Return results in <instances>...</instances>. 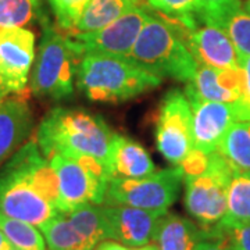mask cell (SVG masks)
<instances>
[{
    "mask_svg": "<svg viewBox=\"0 0 250 250\" xmlns=\"http://www.w3.org/2000/svg\"><path fill=\"white\" fill-rule=\"evenodd\" d=\"M59 178L38 147L28 141L0 167V211L42 227L59 214Z\"/></svg>",
    "mask_w": 250,
    "mask_h": 250,
    "instance_id": "1",
    "label": "cell"
},
{
    "mask_svg": "<svg viewBox=\"0 0 250 250\" xmlns=\"http://www.w3.org/2000/svg\"><path fill=\"white\" fill-rule=\"evenodd\" d=\"M113 136L102 117L82 108L54 107L38 126L36 143L47 160L54 154L70 159L90 156L107 166Z\"/></svg>",
    "mask_w": 250,
    "mask_h": 250,
    "instance_id": "2",
    "label": "cell"
},
{
    "mask_svg": "<svg viewBox=\"0 0 250 250\" xmlns=\"http://www.w3.org/2000/svg\"><path fill=\"white\" fill-rule=\"evenodd\" d=\"M128 57L156 77L190 82L197 62L189 49L188 29L170 17L150 16Z\"/></svg>",
    "mask_w": 250,
    "mask_h": 250,
    "instance_id": "3",
    "label": "cell"
},
{
    "mask_svg": "<svg viewBox=\"0 0 250 250\" xmlns=\"http://www.w3.org/2000/svg\"><path fill=\"white\" fill-rule=\"evenodd\" d=\"M77 83L81 92L93 102L120 103L157 88L161 78L129 57L89 53L78 64Z\"/></svg>",
    "mask_w": 250,
    "mask_h": 250,
    "instance_id": "4",
    "label": "cell"
},
{
    "mask_svg": "<svg viewBox=\"0 0 250 250\" xmlns=\"http://www.w3.org/2000/svg\"><path fill=\"white\" fill-rule=\"evenodd\" d=\"M81 59L82 54L75 41L62 35L45 20L29 82L34 96L54 102L72 98Z\"/></svg>",
    "mask_w": 250,
    "mask_h": 250,
    "instance_id": "5",
    "label": "cell"
},
{
    "mask_svg": "<svg viewBox=\"0 0 250 250\" xmlns=\"http://www.w3.org/2000/svg\"><path fill=\"white\" fill-rule=\"evenodd\" d=\"M49 163L59 178V213H70L82 205L104 203L111 175L103 161L90 156L70 159L54 154Z\"/></svg>",
    "mask_w": 250,
    "mask_h": 250,
    "instance_id": "6",
    "label": "cell"
},
{
    "mask_svg": "<svg viewBox=\"0 0 250 250\" xmlns=\"http://www.w3.org/2000/svg\"><path fill=\"white\" fill-rule=\"evenodd\" d=\"M233 170L232 163L215 152L208 156V166L202 174L184 177V205L189 215L200 224V228L213 227L227 214L228 189Z\"/></svg>",
    "mask_w": 250,
    "mask_h": 250,
    "instance_id": "7",
    "label": "cell"
},
{
    "mask_svg": "<svg viewBox=\"0 0 250 250\" xmlns=\"http://www.w3.org/2000/svg\"><path fill=\"white\" fill-rule=\"evenodd\" d=\"M184 171L181 166L153 172L145 178H111L104 205H125L168 211L178 199Z\"/></svg>",
    "mask_w": 250,
    "mask_h": 250,
    "instance_id": "8",
    "label": "cell"
},
{
    "mask_svg": "<svg viewBox=\"0 0 250 250\" xmlns=\"http://www.w3.org/2000/svg\"><path fill=\"white\" fill-rule=\"evenodd\" d=\"M192 108L193 149L206 154L218 152L229 128L238 121L250 120V107L243 102L220 103L199 98L185 89Z\"/></svg>",
    "mask_w": 250,
    "mask_h": 250,
    "instance_id": "9",
    "label": "cell"
},
{
    "mask_svg": "<svg viewBox=\"0 0 250 250\" xmlns=\"http://www.w3.org/2000/svg\"><path fill=\"white\" fill-rule=\"evenodd\" d=\"M156 138L159 152L172 166H179L193 149L192 108L185 92L172 89L163 98L157 114Z\"/></svg>",
    "mask_w": 250,
    "mask_h": 250,
    "instance_id": "10",
    "label": "cell"
},
{
    "mask_svg": "<svg viewBox=\"0 0 250 250\" xmlns=\"http://www.w3.org/2000/svg\"><path fill=\"white\" fill-rule=\"evenodd\" d=\"M35 62V35L25 28L0 29V100L27 92Z\"/></svg>",
    "mask_w": 250,
    "mask_h": 250,
    "instance_id": "11",
    "label": "cell"
},
{
    "mask_svg": "<svg viewBox=\"0 0 250 250\" xmlns=\"http://www.w3.org/2000/svg\"><path fill=\"white\" fill-rule=\"evenodd\" d=\"M149 17L150 14L146 10L136 6L102 29L74 34L70 38L78 45L82 57L89 53L128 57Z\"/></svg>",
    "mask_w": 250,
    "mask_h": 250,
    "instance_id": "12",
    "label": "cell"
},
{
    "mask_svg": "<svg viewBox=\"0 0 250 250\" xmlns=\"http://www.w3.org/2000/svg\"><path fill=\"white\" fill-rule=\"evenodd\" d=\"M102 208L108 239L129 248H142L153 242L159 221L167 213L125 205H104Z\"/></svg>",
    "mask_w": 250,
    "mask_h": 250,
    "instance_id": "13",
    "label": "cell"
},
{
    "mask_svg": "<svg viewBox=\"0 0 250 250\" xmlns=\"http://www.w3.org/2000/svg\"><path fill=\"white\" fill-rule=\"evenodd\" d=\"M188 42L197 65L241 68L239 53L223 28L199 20L196 27L188 29Z\"/></svg>",
    "mask_w": 250,
    "mask_h": 250,
    "instance_id": "14",
    "label": "cell"
},
{
    "mask_svg": "<svg viewBox=\"0 0 250 250\" xmlns=\"http://www.w3.org/2000/svg\"><path fill=\"white\" fill-rule=\"evenodd\" d=\"M27 92L0 100V167L25 145L34 128Z\"/></svg>",
    "mask_w": 250,
    "mask_h": 250,
    "instance_id": "15",
    "label": "cell"
},
{
    "mask_svg": "<svg viewBox=\"0 0 250 250\" xmlns=\"http://www.w3.org/2000/svg\"><path fill=\"white\" fill-rule=\"evenodd\" d=\"M243 71L241 68H214L208 65H199L193 80L187 82L185 89L193 92L199 98L220 102L235 103L243 96Z\"/></svg>",
    "mask_w": 250,
    "mask_h": 250,
    "instance_id": "16",
    "label": "cell"
},
{
    "mask_svg": "<svg viewBox=\"0 0 250 250\" xmlns=\"http://www.w3.org/2000/svg\"><path fill=\"white\" fill-rule=\"evenodd\" d=\"M107 168L111 178H145L156 171V166L142 145L114 134L108 152Z\"/></svg>",
    "mask_w": 250,
    "mask_h": 250,
    "instance_id": "17",
    "label": "cell"
},
{
    "mask_svg": "<svg viewBox=\"0 0 250 250\" xmlns=\"http://www.w3.org/2000/svg\"><path fill=\"white\" fill-rule=\"evenodd\" d=\"M202 228L178 214L166 213L160 218L153 242L159 250H196Z\"/></svg>",
    "mask_w": 250,
    "mask_h": 250,
    "instance_id": "18",
    "label": "cell"
},
{
    "mask_svg": "<svg viewBox=\"0 0 250 250\" xmlns=\"http://www.w3.org/2000/svg\"><path fill=\"white\" fill-rule=\"evenodd\" d=\"M141 0H89L70 35L102 29L128 10L139 6Z\"/></svg>",
    "mask_w": 250,
    "mask_h": 250,
    "instance_id": "19",
    "label": "cell"
},
{
    "mask_svg": "<svg viewBox=\"0 0 250 250\" xmlns=\"http://www.w3.org/2000/svg\"><path fill=\"white\" fill-rule=\"evenodd\" d=\"M65 214L68 215L74 228L83 238L90 250L95 249L100 242L108 239L107 225L104 221L103 208L100 206L86 203L75 207L72 211Z\"/></svg>",
    "mask_w": 250,
    "mask_h": 250,
    "instance_id": "20",
    "label": "cell"
},
{
    "mask_svg": "<svg viewBox=\"0 0 250 250\" xmlns=\"http://www.w3.org/2000/svg\"><path fill=\"white\" fill-rule=\"evenodd\" d=\"M220 223L250 224V170L235 167L228 189V208Z\"/></svg>",
    "mask_w": 250,
    "mask_h": 250,
    "instance_id": "21",
    "label": "cell"
},
{
    "mask_svg": "<svg viewBox=\"0 0 250 250\" xmlns=\"http://www.w3.org/2000/svg\"><path fill=\"white\" fill-rule=\"evenodd\" d=\"M39 229L43 233L49 250H90L65 213L54 215Z\"/></svg>",
    "mask_w": 250,
    "mask_h": 250,
    "instance_id": "22",
    "label": "cell"
},
{
    "mask_svg": "<svg viewBox=\"0 0 250 250\" xmlns=\"http://www.w3.org/2000/svg\"><path fill=\"white\" fill-rule=\"evenodd\" d=\"M218 152L235 167L250 170V120L238 121L229 128Z\"/></svg>",
    "mask_w": 250,
    "mask_h": 250,
    "instance_id": "23",
    "label": "cell"
},
{
    "mask_svg": "<svg viewBox=\"0 0 250 250\" xmlns=\"http://www.w3.org/2000/svg\"><path fill=\"white\" fill-rule=\"evenodd\" d=\"M202 235L221 242L231 250H250V224L218 223L210 228H202Z\"/></svg>",
    "mask_w": 250,
    "mask_h": 250,
    "instance_id": "24",
    "label": "cell"
},
{
    "mask_svg": "<svg viewBox=\"0 0 250 250\" xmlns=\"http://www.w3.org/2000/svg\"><path fill=\"white\" fill-rule=\"evenodd\" d=\"M149 6L166 17L179 21L187 29L197 25L200 0H147Z\"/></svg>",
    "mask_w": 250,
    "mask_h": 250,
    "instance_id": "25",
    "label": "cell"
},
{
    "mask_svg": "<svg viewBox=\"0 0 250 250\" xmlns=\"http://www.w3.org/2000/svg\"><path fill=\"white\" fill-rule=\"evenodd\" d=\"M36 17L38 4L32 0H0V29L22 28Z\"/></svg>",
    "mask_w": 250,
    "mask_h": 250,
    "instance_id": "26",
    "label": "cell"
},
{
    "mask_svg": "<svg viewBox=\"0 0 250 250\" xmlns=\"http://www.w3.org/2000/svg\"><path fill=\"white\" fill-rule=\"evenodd\" d=\"M231 38L238 53L250 56V14L243 9L231 11L217 24Z\"/></svg>",
    "mask_w": 250,
    "mask_h": 250,
    "instance_id": "27",
    "label": "cell"
},
{
    "mask_svg": "<svg viewBox=\"0 0 250 250\" xmlns=\"http://www.w3.org/2000/svg\"><path fill=\"white\" fill-rule=\"evenodd\" d=\"M89 0H50L59 29L70 35Z\"/></svg>",
    "mask_w": 250,
    "mask_h": 250,
    "instance_id": "28",
    "label": "cell"
},
{
    "mask_svg": "<svg viewBox=\"0 0 250 250\" xmlns=\"http://www.w3.org/2000/svg\"><path fill=\"white\" fill-rule=\"evenodd\" d=\"M242 9V0H200L197 17L202 22L217 25L227 14Z\"/></svg>",
    "mask_w": 250,
    "mask_h": 250,
    "instance_id": "29",
    "label": "cell"
},
{
    "mask_svg": "<svg viewBox=\"0 0 250 250\" xmlns=\"http://www.w3.org/2000/svg\"><path fill=\"white\" fill-rule=\"evenodd\" d=\"M239 62H241L242 71H243V78H245L242 100L250 107V56L239 53Z\"/></svg>",
    "mask_w": 250,
    "mask_h": 250,
    "instance_id": "30",
    "label": "cell"
},
{
    "mask_svg": "<svg viewBox=\"0 0 250 250\" xmlns=\"http://www.w3.org/2000/svg\"><path fill=\"white\" fill-rule=\"evenodd\" d=\"M196 250H231L228 246L223 245L221 242L214 241V239H208V238H203L197 243Z\"/></svg>",
    "mask_w": 250,
    "mask_h": 250,
    "instance_id": "31",
    "label": "cell"
},
{
    "mask_svg": "<svg viewBox=\"0 0 250 250\" xmlns=\"http://www.w3.org/2000/svg\"><path fill=\"white\" fill-rule=\"evenodd\" d=\"M95 250H131L128 249L126 246L118 243L114 241H103L99 243L98 246L95 248Z\"/></svg>",
    "mask_w": 250,
    "mask_h": 250,
    "instance_id": "32",
    "label": "cell"
},
{
    "mask_svg": "<svg viewBox=\"0 0 250 250\" xmlns=\"http://www.w3.org/2000/svg\"><path fill=\"white\" fill-rule=\"evenodd\" d=\"M13 245L10 243L9 239L4 236V233L0 231V250H7L9 248H11Z\"/></svg>",
    "mask_w": 250,
    "mask_h": 250,
    "instance_id": "33",
    "label": "cell"
},
{
    "mask_svg": "<svg viewBox=\"0 0 250 250\" xmlns=\"http://www.w3.org/2000/svg\"><path fill=\"white\" fill-rule=\"evenodd\" d=\"M135 250H159L156 245H146V246H142V248H136Z\"/></svg>",
    "mask_w": 250,
    "mask_h": 250,
    "instance_id": "34",
    "label": "cell"
},
{
    "mask_svg": "<svg viewBox=\"0 0 250 250\" xmlns=\"http://www.w3.org/2000/svg\"><path fill=\"white\" fill-rule=\"evenodd\" d=\"M242 6H243V10L250 14V0H245V1L242 3Z\"/></svg>",
    "mask_w": 250,
    "mask_h": 250,
    "instance_id": "35",
    "label": "cell"
},
{
    "mask_svg": "<svg viewBox=\"0 0 250 250\" xmlns=\"http://www.w3.org/2000/svg\"><path fill=\"white\" fill-rule=\"evenodd\" d=\"M7 250H21V249H18V248H16V246H11V248H9Z\"/></svg>",
    "mask_w": 250,
    "mask_h": 250,
    "instance_id": "36",
    "label": "cell"
},
{
    "mask_svg": "<svg viewBox=\"0 0 250 250\" xmlns=\"http://www.w3.org/2000/svg\"><path fill=\"white\" fill-rule=\"evenodd\" d=\"M32 1H36V0H32Z\"/></svg>",
    "mask_w": 250,
    "mask_h": 250,
    "instance_id": "37",
    "label": "cell"
}]
</instances>
